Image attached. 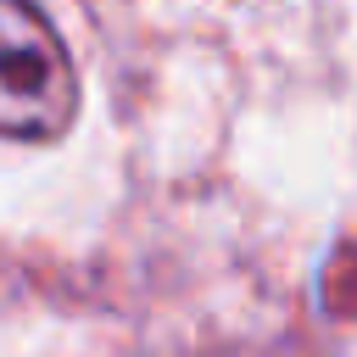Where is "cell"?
<instances>
[{"label":"cell","instance_id":"obj_1","mask_svg":"<svg viewBox=\"0 0 357 357\" xmlns=\"http://www.w3.org/2000/svg\"><path fill=\"white\" fill-rule=\"evenodd\" d=\"M78 112L73 56L28 0H0V134L50 139Z\"/></svg>","mask_w":357,"mask_h":357}]
</instances>
